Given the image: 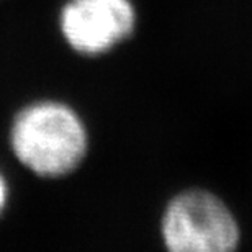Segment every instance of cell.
I'll list each match as a JSON object with an SVG mask.
<instances>
[{"mask_svg": "<svg viewBox=\"0 0 252 252\" xmlns=\"http://www.w3.org/2000/svg\"><path fill=\"white\" fill-rule=\"evenodd\" d=\"M7 141L15 160L46 180L74 174L90 148L84 118L58 98H36L20 107L10 120Z\"/></svg>", "mask_w": 252, "mask_h": 252, "instance_id": "obj_1", "label": "cell"}, {"mask_svg": "<svg viewBox=\"0 0 252 252\" xmlns=\"http://www.w3.org/2000/svg\"><path fill=\"white\" fill-rule=\"evenodd\" d=\"M138 12L133 0H65L58 28L74 53L98 58L133 36Z\"/></svg>", "mask_w": 252, "mask_h": 252, "instance_id": "obj_3", "label": "cell"}, {"mask_svg": "<svg viewBox=\"0 0 252 252\" xmlns=\"http://www.w3.org/2000/svg\"><path fill=\"white\" fill-rule=\"evenodd\" d=\"M160 238L172 252H231L239 248L241 226L218 195L189 189L165 205Z\"/></svg>", "mask_w": 252, "mask_h": 252, "instance_id": "obj_2", "label": "cell"}, {"mask_svg": "<svg viewBox=\"0 0 252 252\" xmlns=\"http://www.w3.org/2000/svg\"><path fill=\"white\" fill-rule=\"evenodd\" d=\"M10 196H12V191H10V182L7 179V175L2 169H0V220L5 215V211L8 208L10 203Z\"/></svg>", "mask_w": 252, "mask_h": 252, "instance_id": "obj_4", "label": "cell"}]
</instances>
